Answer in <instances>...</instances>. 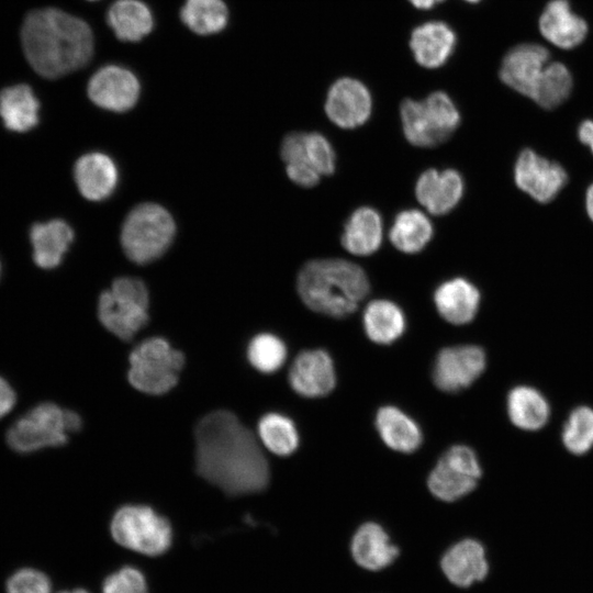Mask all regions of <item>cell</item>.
<instances>
[{"label":"cell","instance_id":"cell-46","mask_svg":"<svg viewBox=\"0 0 593 593\" xmlns=\"http://www.w3.org/2000/svg\"><path fill=\"white\" fill-rule=\"evenodd\" d=\"M0 272H1V266H0Z\"/></svg>","mask_w":593,"mask_h":593},{"label":"cell","instance_id":"cell-47","mask_svg":"<svg viewBox=\"0 0 593 593\" xmlns=\"http://www.w3.org/2000/svg\"><path fill=\"white\" fill-rule=\"evenodd\" d=\"M89 1H96V0H89Z\"/></svg>","mask_w":593,"mask_h":593},{"label":"cell","instance_id":"cell-23","mask_svg":"<svg viewBox=\"0 0 593 593\" xmlns=\"http://www.w3.org/2000/svg\"><path fill=\"white\" fill-rule=\"evenodd\" d=\"M456 35L444 22L430 21L415 27L410 47L415 60L423 67L437 68L446 63L454 52Z\"/></svg>","mask_w":593,"mask_h":593},{"label":"cell","instance_id":"cell-11","mask_svg":"<svg viewBox=\"0 0 593 593\" xmlns=\"http://www.w3.org/2000/svg\"><path fill=\"white\" fill-rule=\"evenodd\" d=\"M482 474L475 452L467 446L450 447L430 471L427 485L440 501L455 502L469 494Z\"/></svg>","mask_w":593,"mask_h":593},{"label":"cell","instance_id":"cell-39","mask_svg":"<svg viewBox=\"0 0 593 593\" xmlns=\"http://www.w3.org/2000/svg\"><path fill=\"white\" fill-rule=\"evenodd\" d=\"M51 590L48 577L31 568L14 572L7 582V593H51Z\"/></svg>","mask_w":593,"mask_h":593},{"label":"cell","instance_id":"cell-40","mask_svg":"<svg viewBox=\"0 0 593 593\" xmlns=\"http://www.w3.org/2000/svg\"><path fill=\"white\" fill-rule=\"evenodd\" d=\"M15 392L9 382L0 377V418L7 415L15 404Z\"/></svg>","mask_w":593,"mask_h":593},{"label":"cell","instance_id":"cell-5","mask_svg":"<svg viewBox=\"0 0 593 593\" xmlns=\"http://www.w3.org/2000/svg\"><path fill=\"white\" fill-rule=\"evenodd\" d=\"M403 133L417 147H435L446 142L460 123L454 101L443 91L424 100L405 99L400 107Z\"/></svg>","mask_w":593,"mask_h":593},{"label":"cell","instance_id":"cell-30","mask_svg":"<svg viewBox=\"0 0 593 593\" xmlns=\"http://www.w3.org/2000/svg\"><path fill=\"white\" fill-rule=\"evenodd\" d=\"M507 414L516 427L524 430H538L548 422L550 409L538 390L518 385L513 388L507 395Z\"/></svg>","mask_w":593,"mask_h":593},{"label":"cell","instance_id":"cell-25","mask_svg":"<svg viewBox=\"0 0 593 593\" xmlns=\"http://www.w3.org/2000/svg\"><path fill=\"white\" fill-rule=\"evenodd\" d=\"M343 247L357 256L373 254L382 242V220L372 208L361 206L355 210L344 225Z\"/></svg>","mask_w":593,"mask_h":593},{"label":"cell","instance_id":"cell-34","mask_svg":"<svg viewBox=\"0 0 593 593\" xmlns=\"http://www.w3.org/2000/svg\"><path fill=\"white\" fill-rule=\"evenodd\" d=\"M258 434L267 449L278 456H289L299 445L294 423L279 413L264 415L258 424Z\"/></svg>","mask_w":593,"mask_h":593},{"label":"cell","instance_id":"cell-33","mask_svg":"<svg viewBox=\"0 0 593 593\" xmlns=\"http://www.w3.org/2000/svg\"><path fill=\"white\" fill-rule=\"evenodd\" d=\"M180 16L192 32L210 35L226 26L228 11L223 0H186Z\"/></svg>","mask_w":593,"mask_h":593},{"label":"cell","instance_id":"cell-9","mask_svg":"<svg viewBox=\"0 0 593 593\" xmlns=\"http://www.w3.org/2000/svg\"><path fill=\"white\" fill-rule=\"evenodd\" d=\"M111 535L119 545L153 557L166 552L172 539L170 523L145 505L119 508L111 522Z\"/></svg>","mask_w":593,"mask_h":593},{"label":"cell","instance_id":"cell-8","mask_svg":"<svg viewBox=\"0 0 593 593\" xmlns=\"http://www.w3.org/2000/svg\"><path fill=\"white\" fill-rule=\"evenodd\" d=\"M148 293L143 281L132 277L114 280L111 290L101 293L98 316L116 337L130 340L148 321Z\"/></svg>","mask_w":593,"mask_h":593},{"label":"cell","instance_id":"cell-31","mask_svg":"<svg viewBox=\"0 0 593 593\" xmlns=\"http://www.w3.org/2000/svg\"><path fill=\"white\" fill-rule=\"evenodd\" d=\"M363 328L367 336L377 344L395 342L405 329L402 310L392 301H371L363 313Z\"/></svg>","mask_w":593,"mask_h":593},{"label":"cell","instance_id":"cell-37","mask_svg":"<svg viewBox=\"0 0 593 593\" xmlns=\"http://www.w3.org/2000/svg\"><path fill=\"white\" fill-rule=\"evenodd\" d=\"M562 443L574 455H583L593 447V410L579 406L569 415L563 429Z\"/></svg>","mask_w":593,"mask_h":593},{"label":"cell","instance_id":"cell-32","mask_svg":"<svg viewBox=\"0 0 593 593\" xmlns=\"http://www.w3.org/2000/svg\"><path fill=\"white\" fill-rule=\"evenodd\" d=\"M432 236L433 225L418 210H404L398 213L389 233L393 246L405 254L418 253Z\"/></svg>","mask_w":593,"mask_h":593},{"label":"cell","instance_id":"cell-38","mask_svg":"<svg viewBox=\"0 0 593 593\" xmlns=\"http://www.w3.org/2000/svg\"><path fill=\"white\" fill-rule=\"evenodd\" d=\"M102 593H148V588L144 574L127 566L105 578Z\"/></svg>","mask_w":593,"mask_h":593},{"label":"cell","instance_id":"cell-22","mask_svg":"<svg viewBox=\"0 0 593 593\" xmlns=\"http://www.w3.org/2000/svg\"><path fill=\"white\" fill-rule=\"evenodd\" d=\"M434 302L439 315L455 325L470 323L480 305L478 288L463 278L443 282L434 293Z\"/></svg>","mask_w":593,"mask_h":593},{"label":"cell","instance_id":"cell-21","mask_svg":"<svg viewBox=\"0 0 593 593\" xmlns=\"http://www.w3.org/2000/svg\"><path fill=\"white\" fill-rule=\"evenodd\" d=\"M539 31L555 46L570 49L585 38V21L571 11L568 0H551L539 18Z\"/></svg>","mask_w":593,"mask_h":593},{"label":"cell","instance_id":"cell-3","mask_svg":"<svg viewBox=\"0 0 593 593\" xmlns=\"http://www.w3.org/2000/svg\"><path fill=\"white\" fill-rule=\"evenodd\" d=\"M296 288L304 304L314 312L340 318L356 311L369 293L361 267L339 258L314 259L300 270Z\"/></svg>","mask_w":593,"mask_h":593},{"label":"cell","instance_id":"cell-20","mask_svg":"<svg viewBox=\"0 0 593 593\" xmlns=\"http://www.w3.org/2000/svg\"><path fill=\"white\" fill-rule=\"evenodd\" d=\"M463 180L454 169H427L417 179L415 195L418 202L432 214L450 212L461 200Z\"/></svg>","mask_w":593,"mask_h":593},{"label":"cell","instance_id":"cell-16","mask_svg":"<svg viewBox=\"0 0 593 593\" xmlns=\"http://www.w3.org/2000/svg\"><path fill=\"white\" fill-rule=\"evenodd\" d=\"M139 90L136 76L118 65H107L98 69L87 87L88 97L96 105L114 112H124L133 108Z\"/></svg>","mask_w":593,"mask_h":593},{"label":"cell","instance_id":"cell-10","mask_svg":"<svg viewBox=\"0 0 593 593\" xmlns=\"http://www.w3.org/2000/svg\"><path fill=\"white\" fill-rule=\"evenodd\" d=\"M281 158L288 177L296 184L311 188L322 176L335 171V152L329 141L317 132H293L281 144Z\"/></svg>","mask_w":593,"mask_h":593},{"label":"cell","instance_id":"cell-19","mask_svg":"<svg viewBox=\"0 0 593 593\" xmlns=\"http://www.w3.org/2000/svg\"><path fill=\"white\" fill-rule=\"evenodd\" d=\"M289 383L298 394L305 398L327 395L336 384L331 356L323 349L300 353L290 367Z\"/></svg>","mask_w":593,"mask_h":593},{"label":"cell","instance_id":"cell-2","mask_svg":"<svg viewBox=\"0 0 593 593\" xmlns=\"http://www.w3.org/2000/svg\"><path fill=\"white\" fill-rule=\"evenodd\" d=\"M21 41L31 67L49 79L80 69L93 53L89 24L55 8L30 12L22 24Z\"/></svg>","mask_w":593,"mask_h":593},{"label":"cell","instance_id":"cell-43","mask_svg":"<svg viewBox=\"0 0 593 593\" xmlns=\"http://www.w3.org/2000/svg\"><path fill=\"white\" fill-rule=\"evenodd\" d=\"M586 211L590 219L593 221V183L590 186L586 192Z\"/></svg>","mask_w":593,"mask_h":593},{"label":"cell","instance_id":"cell-42","mask_svg":"<svg viewBox=\"0 0 593 593\" xmlns=\"http://www.w3.org/2000/svg\"><path fill=\"white\" fill-rule=\"evenodd\" d=\"M417 9H430L444 0H409Z\"/></svg>","mask_w":593,"mask_h":593},{"label":"cell","instance_id":"cell-44","mask_svg":"<svg viewBox=\"0 0 593 593\" xmlns=\"http://www.w3.org/2000/svg\"><path fill=\"white\" fill-rule=\"evenodd\" d=\"M58 593H89V592L83 589H75L72 591H60Z\"/></svg>","mask_w":593,"mask_h":593},{"label":"cell","instance_id":"cell-27","mask_svg":"<svg viewBox=\"0 0 593 593\" xmlns=\"http://www.w3.org/2000/svg\"><path fill=\"white\" fill-rule=\"evenodd\" d=\"M376 427L384 444L400 452L415 451L423 439L415 421L395 406L388 405L378 411Z\"/></svg>","mask_w":593,"mask_h":593},{"label":"cell","instance_id":"cell-35","mask_svg":"<svg viewBox=\"0 0 593 593\" xmlns=\"http://www.w3.org/2000/svg\"><path fill=\"white\" fill-rule=\"evenodd\" d=\"M571 89L572 76L569 69L559 61H552L548 64L533 100L544 109H553L569 97Z\"/></svg>","mask_w":593,"mask_h":593},{"label":"cell","instance_id":"cell-4","mask_svg":"<svg viewBox=\"0 0 593 593\" xmlns=\"http://www.w3.org/2000/svg\"><path fill=\"white\" fill-rule=\"evenodd\" d=\"M81 426V417L76 412L54 403H41L8 429L7 443L21 454L58 447L67 443L68 433L78 432Z\"/></svg>","mask_w":593,"mask_h":593},{"label":"cell","instance_id":"cell-13","mask_svg":"<svg viewBox=\"0 0 593 593\" xmlns=\"http://www.w3.org/2000/svg\"><path fill=\"white\" fill-rule=\"evenodd\" d=\"M485 365V353L479 346L446 347L436 357L434 383L445 392L460 391L470 387L481 376Z\"/></svg>","mask_w":593,"mask_h":593},{"label":"cell","instance_id":"cell-14","mask_svg":"<svg viewBox=\"0 0 593 593\" xmlns=\"http://www.w3.org/2000/svg\"><path fill=\"white\" fill-rule=\"evenodd\" d=\"M549 63L550 54L546 47L534 43L519 44L504 56L500 78L506 86L533 99Z\"/></svg>","mask_w":593,"mask_h":593},{"label":"cell","instance_id":"cell-15","mask_svg":"<svg viewBox=\"0 0 593 593\" xmlns=\"http://www.w3.org/2000/svg\"><path fill=\"white\" fill-rule=\"evenodd\" d=\"M349 553L357 567L368 572H380L400 557L401 548L380 523L367 521L353 532Z\"/></svg>","mask_w":593,"mask_h":593},{"label":"cell","instance_id":"cell-1","mask_svg":"<svg viewBox=\"0 0 593 593\" xmlns=\"http://www.w3.org/2000/svg\"><path fill=\"white\" fill-rule=\"evenodd\" d=\"M197 472L228 495L257 493L269 467L254 434L226 410L202 417L194 430Z\"/></svg>","mask_w":593,"mask_h":593},{"label":"cell","instance_id":"cell-12","mask_svg":"<svg viewBox=\"0 0 593 593\" xmlns=\"http://www.w3.org/2000/svg\"><path fill=\"white\" fill-rule=\"evenodd\" d=\"M439 568L451 585L469 589L488 579L491 564L484 545L475 538L463 537L444 550Z\"/></svg>","mask_w":593,"mask_h":593},{"label":"cell","instance_id":"cell-45","mask_svg":"<svg viewBox=\"0 0 593 593\" xmlns=\"http://www.w3.org/2000/svg\"><path fill=\"white\" fill-rule=\"evenodd\" d=\"M465 1L470 2V3H477V2H479L480 0H465Z\"/></svg>","mask_w":593,"mask_h":593},{"label":"cell","instance_id":"cell-28","mask_svg":"<svg viewBox=\"0 0 593 593\" xmlns=\"http://www.w3.org/2000/svg\"><path fill=\"white\" fill-rule=\"evenodd\" d=\"M109 26L115 36L125 42H137L154 26L149 8L139 0H116L107 13Z\"/></svg>","mask_w":593,"mask_h":593},{"label":"cell","instance_id":"cell-17","mask_svg":"<svg viewBox=\"0 0 593 593\" xmlns=\"http://www.w3.org/2000/svg\"><path fill=\"white\" fill-rule=\"evenodd\" d=\"M514 175L517 187L541 203L551 201L564 187L568 178L560 165L532 149L521 152Z\"/></svg>","mask_w":593,"mask_h":593},{"label":"cell","instance_id":"cell-7","mask_svg":"<svg viewBox=\"0 0 593 593\" xmlns=\"http://www.w3.org/2000/svg\"><path fill=\"white\" fill-rule=\"evenodd\" d=\"M183 365L184 356L180 350L164 338H148L130 355L128 381L141 392L165 394L177 384Z\"/></svg>","mask_w":593,"mask_h":593},{"label":"cell","instance_id":"cell-6","mask_svg":"<svg viewBox=\"0 0 593 593\" xmlns=\"http://www.w3.org/2000/svg\"><path fill=\"white\" fill-rule=\"evenodd\" d=\"M171 215L160 205L142 203L126 216L121 232L125 255L136 264H147L160 257L175 235Z\"/></svg>","mask_w":593,"mask_h":593},{"label":"cell","instance_id":"cell-29","mask_svg":"<svg viewBox=\"0 0 593 593\" xmlns=\"http://www.w3.org/2000/svg\"><path fill=\"white\" fill-rule=\"evenodd\" d=\"M40 102L27 85H15L0 92V116L7 128L26 132L38 123Z\"/></svg>","mask_w":593,"mask_h":593},{"label":"cell","instance_id":"cell-41","mask_svg":"<svg viewBox=\"0 0 593 593\" xmlns=\"http://www.w3.org/2000/svg\"><path fill=\"white\" fill-rule=\"evenodd\" d=\"M578 135L583 144H586L593 153V121H583L578 130Z\"/></svg>","mask_w":593,"mask_h":593},{"label":"cell","instance_id":"cell-24","mask_svg":"<svg viewBox=\"0 0 593 593\" xmlns=\"http://www.w3.org/2000/svg\"><path fill=\"white\" fill-rule=\"evenodd\" d=\"M75 180L86 199L100 201L113 192L118 182V170L110 157L91 153L77 160Z\"/></svg>","mask_w":593,"mask_h":593},{"label":"cell","instance_id":"cell-36","mask_svg":"<svg viewBox=\"0 0 593 593\" xmlns=\"http://www.w3.org/2000/svg\"><path fill=\"white\" fill-rule=\"evenodd\" d=\"M247 357L255 369L264 373H271L279 370L284 363L287 347L278 336L262 333L250 340Z\"/></svg>","mask_w":593,"mask_h":593},{"label":"cell","instance_id":"cell-26","mask_svg":"<svg viewBox=\"0 0 593 593\" xmlns=\"http://www.w3.org/2000/svg\"><path fill=\"white\" fill-rule=\"evenodd\" d=\"M72 239V230L61 220L35 224L31 230L35 264L44 269L58 266Z\"/></svg>","mask_w":593,"mask_h":593},{"label":"cell","instance_id":"cell-18","mask_svg":"<svg viewBox=\"0 0 593 593\" xmlns=\"http://www.w3.org/2000/svg\"><path fill=\"white\" fill-rule=\"evenodd\" d=\"M372 100L367 87L357 79L340 78L328 90L325 112L339 127L355 128L370 116Z\"/></svg>","mask_w":593,"mask_h":593}]
</instances>
